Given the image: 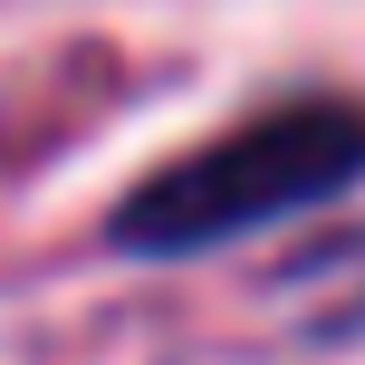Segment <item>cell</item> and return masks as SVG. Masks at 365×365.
Returning a JSON list of instances; mask_svg holds the SVG:
<instances>
[{"instance_id":"6da1fadb","label":"cell","mask_w":365,"mask_h":365,"mask_svg":"<svg viewBox=\"0 0 365 365\" xmlns=\"http://www.w3.org/2000/svg\"><path fill=\"white\" fill-rule=\"evenodd\" d=\"M365 173V106L346 96H289V106L250 115V125L212 135V145L173 154L115 202V240L145 259H182L212 250L231 231H259V221H289L308 202L346 192Z\"/></svg>"}]
</instances>
